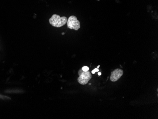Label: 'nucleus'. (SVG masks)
<instances>
[{
    "label": "nucleus",
    "instance_id": "nucleus-5",
    "mask_svg": "<svg viewBox=\"0 0 158 119\" xmlns=\"http://www.w3.org/2000/svg\"><path fill=\"white\" fill-rule=\"evenodd\" d=\"M82 70H83V71L84 72L88 71H89V67H88V66H83V68H82Z\"/></svg>",
    "mask_w": 158,
    "mask_h": 119
},
{
    "label": "nucleus",
    "instance_id": "nucleus-7",
    "mask_svg": "<svg viewBox=\"0 0 158 119\" xmlns=\"http://www.w3.org/2000/svg\"><path fill=\"white\" fill-rule=\"evenodd\" d=\"M98 75H99V76H101V72H99V73H98Z\"/></svg>",
    "mask_w": 158,
    "mask_h": 119
},
{
    "label": "nucleus",
    "instance_id": "nucleus-4",
    "mask_svg": "<svg viewBox=\"0 0 158 119\" xmlns=\"http://www.w3.org/2000/svg\"><path fill=\"white\" fill-rule=\"evenodd\" d=\"M123 74H124V71L122 69L119 68L116 69L115 70L111 72L110 77L111 81L113 82H116L121 78Z\"/></svg>",
    "mask_w": 158,
    "mask_h": 119
},
{
    "label": "nucleus",
    "instance_id": "nucleus-3",
    "mask_svg": "<svg viewBox=\"0 0 158 119\" xmlns=\"http://www.w3.org/2000/svg\"><path fill=\"white\" fill-rule=\"evenodd\" d=\"M66 24L68 28L71 30L78 31L80 28V22L78 21L76 17L74 15H72L68 18Z\"/></svg>",
    "mask_w": 158,
    "mask_h": 119
},
{
    "label": "nucleus",
    "instance_id": "nucleus-2",
    "mask_svg": "<svg viewBox=\"0 0 158 119\" xmlns=\"http://www.w3.org/2000/svg\"><path fill=\"white\" fill-rule=\"evenodd\" d=\"M78 74H79V78H78V83L82 85H85L92 78L91 72L88 71L84 72L82 70V69H80L78 71Z\"/></svg>",
    "mask_w": 158,
    "mask_h": 119
},
{
    "label": "nucleus",
    "instance_id": "nucleus-1",
    "mask_svg": "<svg viewBox=\"0 0 158 119\" xmlns=\"http://www.w3.org/2000/svg\"><path fill=\"white\" fill-rule=\"evenodd\" d=\"M67 20L68 19L65 16L60 17L57 14H54L49 19V21L52 26L59 28L64 26L67 23Z\"/></svg>",
    "mask_w": 158,
    "mask_h": 119
},
{
    "label": "nucleus",
    "instance_id": "nucleus-8",
    "mask_svg": "<svg viewBox=\"0 0 158 119\" xmlns=\"http://www.w3.org/2000/svg\"><path fill=\"white\" fill-rule=\"evenodd\" d=\"M100 66L99 65L98 66L97 68H100Z\"/></svg>",
    "mask_w": 158,
    "mask_h": 119
},
{
    "label": "nucleus",
    "instance_id": "nucleus-9",
    "mask_svg": "<svg viewBox=\"0 0 158 119\" xmlns=\"http://www.w3.org/2000/svg\"><path fill=\"white\" fill-rule=\"evenodd\" d=\"M64 34H65V33H63H63H62V35H64Z\"/></svg>",
    "mask_w": 158,
    "mask_h": 119
},
{
    "label": "nucleus",
    "instance_id": "nucleus-6",
    "mask_svg": "<svg viewBox=\"0 0 158 119\" xmlns=\"http://www.w3.org/2000/svg\"><path fill=\"white\" fill-rule=\"evenodd\" d=\"M99 72V69L98 68H96L94 69L93 70L91 71V73L93 74H95V73L96 72Z\"/></svg>",
    "mask_w": 158,
    "mask_h": 119
}]
</instances>
